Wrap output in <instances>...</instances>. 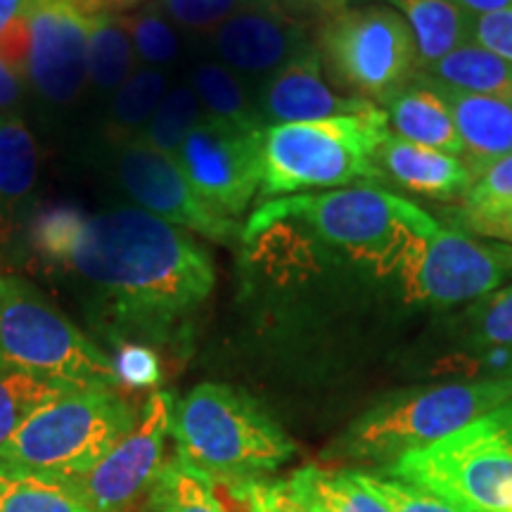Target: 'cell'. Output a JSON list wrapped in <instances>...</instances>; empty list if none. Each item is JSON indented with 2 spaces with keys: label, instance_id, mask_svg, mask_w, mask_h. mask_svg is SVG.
Wrapping results in <instances>:
<instances>
[{
  "label": "cell",
  "instance_id": "cell-44",
  "mask_svg": "<svg viewBox=\"0 0 512 512\" xmlns=\"http://www.w3.org/2000/svg\"><path fill=\"white\" fill-rule=\"evenodd\" d=\"M304 3L316 5V8H320V10H335V12H339V10L344 8V5L349 3V0H304Z\"/></svg>",
  "mask_w": 512,
  "mask_h": 512
},
{
  "label": "cell",
  "instance_id": "cell-43",
  "mask_svg": "<svg viewBox=\"0 0 512 512\" xmlns=\"http://www.w3.org/2000/svg\"><path fill=\"white\" fill-rule=\"evenodd\" d=\"M458 8H463L470 15H486V12H498L505 8H512V0H451Z\"/></svg>",
  "mask_w": 512,
  "mask_h": 512
},
{
  "label": "cell",
  "instance_id": "cell-25",
  "mask_svg": "<svg viewBox=\"0 0 512 512\" xmlns=\"http://www.w3.org/2000/svg\"><path fill=\"white\" fill-rule=\"evenodd\" d=\"M136 50L128 34L126 17H95L88 36V79L102 93H117V88L133 74Z\"/></svg>",
  "mask_w": 512,
  "mask_h": 512
},
{
  "label": "cell",
  "instance_id": "cell-17",
  "mask_svg": "<svg viewBox=\"0 0 512 512\" xmlns=\"http://www.w3.org/2000/svg\"><path fill=\"white\" fill-rule=\"evenodd\" d=\"M375 166L380 169L382 183L389 181L432 200H456L472 185V174L460 157L408 143L394 133L377 147Z\"/></svg>",
  "mask_w": 512,
  "mask_h": 512
},
{
  "label": "cell",
  "instance_id": "cell-18",
  "mask_svg": "<svg viewBox=\"0 0 512 512\" xmlns=\"http://www.w3.org/2000/svg\"><path fill=\"white\" fill-rule=\"evenodd\" d=\"M432 81V79H430ZM434 83V81H432ZM446 100L453 124L463 143L460 162L467 166L472 181L489 166L512 155V102L486 98V95L458 93L453 88L434 83Z\"/></svg>",
  "mask_w": 512,
  "mask_h": 512
},
{
  "label": "cell",
  "instance_id": "cell-26",
  "mask_svg": "<svg viewBox=\"0 0 512 512\" xmlns=\"http://www.w3.org/2000/svg\"><path fill=\"white\" fill-rule=\"evenodd\" d=\"M145 512H230L221 501L216 484L204 479L178 460H169L147 489Z\"/></svg>",
  "mask_w": 512,
  "mask_h": 512
},
{
  "label": "cell",
  "instance_id": "cell-6",
  "mask_svg": "<svg viewBox=\"0 0 512 512\" xmlns=\"http://www.w3.org/2000/svg\"><path fill=\"white\" fill-rule=\"evenodd\" d=\"M384 475L463 512H512V399L463 430L403 453Z\"/></svg>",
  "mask_w": 512,
  "mask_h": 512
},
{
  "label": "cell",
  "instance_id": "cell-34",
  "mask_svg": "<svg viewBox=\"0 0 512 512\" xmlns=\"http://www.w3.org/2000/svg\"><path fill=\"white\" fill-rule=\"evenodd\" d=\"M271 3H278V0H162V8L164 15L178 27L204 34V31L219 29L226 19L242 10Z\"/></svg>",
  "mask_w": 512,
  "mask_h": 512
},
{
  "label": "cell",
  "instance_id": "cell-2",
  "mask_svg": "<svg viewBox=\"0 0 512 512\" xmlns=\"http://www.w3.org/2000/svg\"><path fill=\"white\" fill-rule=\"evenodd\" d=\"M285 221L304 223L318 240L380 278H399L403 290L425 264L430 240L441 228L403 197L375 185H351L264 202L249 216L242 240Z\"/></svg>",
  "mask_w": 512,
  "mask_h": 512
},
{
  "label": "cell",
  "instance_id": "cell-11",
  "mask_svg": "<svg viewBox=\"0 0 512 512\" xmlns=\"http://www.w3.org/2000/svg\"><path fill=\"white\" fill-rule=\"evenodd\" d=\"M176 399L169 392H155L131 432L91 470L62 477L69 489L93 512H126L143 491L150 489L162 470L164 444L171 434ZM57 479V477H55Z\"/></svg>",
  "mask_w": 512,
  "mask_h": 512
},
{
  "label": "cell",
  "instance_id": "cell-33",
  "mask_svg": "<svg viewBox=\"0 0 512 512\" xmlns=\"http://www.w3.org/2000/svg\"><path fill=\"white\" fill-rule=\"evenodd\" d=\"M126 27L136 57L147 64L174 62L181 53V41H178L174 24L157 8H147L138 15L126 17Z\"/></svg>",
  "mask_w": 512,
  "mask_h": 512
},
{
  "label": "cell",
  "instance_id": "cell-41",
  "mask_svg": "<svg viewBox=\"0 0 512 512\" xmlns=\"http://www.w3.org/2000/svg\"><path fill=\"white\" fill-rule=\"evenodd\" d=\"M467 230H472V233L482 235V238L503 240V242H510V245H512V211H508V214L496 216V219L479 221V223H475V226H470Z\"/></svg>",
  "mask_w": 512,
  "mask_h": 512
},
{
  "label": "cell",
  "instance_id": "cell-8",
  "mask_svg": "<svg viewBox=\"0 0 512 512\" xmlns=\"http://www.w3.org/2000/svg\"><path fill=\"white\" fill-rule=\"evenodd\" d=\"M0 370H19L74 389H119L112 358L15 275H0Z\"/></svg>",
  "mask_w": 512,
  "mask_h": 512
},
{
  "label": "cell",
  "instance_id": "cell-35",
  "mask_svg": "<svg viewBox=\"0 0 512 512\" xmlns=\"http://www.w3.org/2000/svg\"><path fill=\"white\" fill-rule=\"evenodd\" d=\"M358 477L375 496L382 498L392 512H463L444 498L427 494V491L401 482V479L389 475H368V472H358Z\"/></svg>",
  "mask_w": 512,
  "mask_h": 512
},
{
  "label": "cell",
  "instance_id": "cell-30",
  "mask_svg": "<svg viewBox=\"0 0 512 512\" xmlns=\"http://www.w3.org/2000/svg\"><path fill=\"white\" fill-rule=\"evenodd\" d=\"M0 512H93L55 477L0 467Z\"/></svg>",
  "mask_w": 512,
  "mask_h": 512
},
{
  "label": "cell",
  "instance_id": "cell-36",
  "mask_svg": "<svg viewBox=\"0 0 512 512\" xmlns=\"http://www.w3.org/2000/svg\"><path fill=\"white\" fill-rule=\"evenodd\" d=\"M119 387L152 389L162 380V361L150 347L138 342H119L110 356Z\"/></svg>",
  "mask_w": 512,
  "mask_h": 512
},
{
  "label": "cell",
  "instance_id": "cell-15",
  "mask_svg": "<svg viewBox=\"0 0 512 512\" xmlns=\"http://www.w3.org/2000/svg\"><path fill=\"white\" fill-rule=\"evenodd\" d=\"M375 102L356 95H337L323 79V57L306 48L290 62L268 76L256 100L261 126L320 121L342 114H358Z\"/></svg>",
  "mask_w": 512,
  "mask_h": 512
},
{
  "label": "cell",
  "instance_id": "cell-4",
  "mask_svg": "<svg viewBox=\"0 0 512 512\" xmlns=\"http://www.w3.org/2000/svg\"><path fill=\"white\" fill-rule=\"evenodd\" d=\"M389 133L387 114L375 105L358 114L264 128L259 202L313 188L382 183L375 152Z\"/></svg>",
  "mask_w": 512,
  "mask_h": 512
},
{
  "label": "cell",
  "instance_id": "cell-14",
  "mask_svg": "<svg viewBox=\"0 0 512 512\" xmlns=\"http://www.w3.org/2000/svg\"><path fill=\"white\" fill-rule=\"evenodd\" d=\"M93 19L69 5H41L29 12L31 50L27 79L48 105L69 107L88 81V36Z\"/></svg>",
  "mask_w": 512,
  "mask_h": 512
},
{
  "label": "cell",
  "instance_id": "cell-12",
  "mask_svg": "<svg viewBox=\"0 0 512 512\" xmlns=\"http://www.w3.org/2000/svg\"><path fill=\"white\" fill-rule=\"evenodd\" d=\"M114 171L119 188L147 214L214 242H230L242 235L238 221L197 195L174 155L131 140L119 147Z\"/></svg>",
  "mask_w": 512,
  "mask_h": 512
},
{
  "label": "cell",
  "instance_id": "cell-16",
  "mask_svg": "<svg viewBox=\"0 0 512 512\" xmlns=\"http://www.w3.org/2000/svg\"><path fill=\"white\" fill-rule=\"evenodd\" d=\"M214 50L242 74H273L306 50L304 27L278 3L242 10L214 29Z\"/></svg>",
  "mask_w": 512,
  "mask_h": 512
},
{
  "label": "cell",
  "instance_id": "cell-19",
  "mask_svg": "<svg viewBox=\"0 0 512 512\" xmlns=\"http://www.w3.org/2000/svg\"><path fill=\"white\" fill-rule=\"evenodd\" d=\"M384 114L394 136L453 157L463 155V143L453 124L451 110L425 74H415L384 102Z\"/></svg>",
  "mask_w": 512,
  "mask_h": 512
},
{
  "label": "cell",
  "instance_id": "cell-21",
  "mask_svg": "<svg viewBox=\"0 0 512 512\" xmlns=\"http://www.w3.org/2000/svg\"><path fill=\"white\" fill-rule=\"evenodd\" d=\"M389 3L411 27L415 53H418V72L472 41L475 15L458 8L451 0H389Z\"/></svg>",
  "mask_w": 512,
  "mask_h": 512
},
{
  "label": "cell",
  "instance_id": "cell-22",
  "mask_svg": "<svg viewBox=\"0 0 512 512\" xmlns=\"http://www.w3.org/2000/svg\"><path fill=\"white\" fill-rule=\"evenodd\" d=\"M420 74L458 93L512 102V64L477 46L475 41L465 43L441 57L439 62L420 69Z\"/></svg>",
  "mask_w": 512,
  "mask_h": 512
},
{
  "label": "cell",
  "instance_id": "cell-20",
  "mask_svg": "<svg viewBox=\"0 0 512 512\" xmlns=\"http://www.w3.org/2000/svg\"><path fill=\"white\" fill-rule=\"evenodd\" d=\"M38 178V145L19 114L0 117V252L15 242Z\"/></svg>",
  "mask_w": 512,
  "mask_h": 512
},
{
  "label": "cell",
  "instance_id": "cell-39",
  "mask_svg": "<svg viewBox=\"0 0 512 512\" xmlns=\"http://www.w3.org/2000/svg\"><path fill=\"white\" fill-rule=\"evenodd\" d=\"M29 50H31V31L29 17H17L0 34V60L22 79H27L29 69Z\"/></svg>",
  "mask_w": 512,
  "mask_h": 512
},
{
  "label": "cell",
  "instance_id": "cell-24",
  "mask_svg": "<svg viewBox=\"0 0 512 512\" xmlns=\"http://www.w3.org/2000/svg\"><path fill=\"white\" fill-rule=\"evenodd\" d=\"M166 91H169L166 74L159 69L145 67L128 76L114 93L110 119L105 124V133L112 140V145L121 147L136 140L143 133L147 121L152 119Z\"/></svg>",
  "mask_w": 512,
  "mask_h": 512
},
{
  "label": "cell",
  "instance_id": "cell-45",
  "mask_svg": "<svg viewBox=\"0 0 512 512\" xmlns=\"http://www.w3.org/2000/svg\"><path fill=\"white\" fill-rule=\"evenodd\" d=\"M508 249V261H510V268H512V247H505Z\"/></svg>",
  "mask_w": 512,
  "mask_h": 512
},
{
  "label": "cell",
  "instance_id": "cell-23",
  "mask_svg": "<svg viewBox=\"0 0 512 512\" xmlns=\"http://www.w3.org/2000/svg\"><path fill=\"white\" fill-rule=\"evenodd\" d=\"M311 512H392L361 482L356 470L306 465L287 479Z\"/></svg>",
  "mask_w": 512,
  "mask_h": 512
},
{
  "label": "cell",
  "instance_id": "cell-38",
  "mask_svg": "<svg viewBox=\"0 0 512 512\" xmlns=\"http://www.w3.org/2000/svg\"><path fill=\"white\" fill-rule=\"evenodd\" d=\"M472 41L512 64V8L472 19Z\"/></svg>",
  "mask_w": 512,
  "mask_h": 512
},
{
  "label": "cell",
  "instance_id": "cell-32",
  "mask_svg": "<svg viewBox=\"0 0 512 512\" xmlns=\"http://www.w3.org/2000/svg\"><path fill=\"white\" fill-rule=\"evenodd\" d=\"M460 200L463 209L458 214V226L465 230L512 211V155L479 174Z\"/></svg>",
  "mask_w": 512,
  "mask_h": 512
},
{
  "label": "cell",
  "instance_id": "cell-29",
  "mask_svg": "<svg viewBox=\"0 0 512 512\" xmlns=\"http://www.w3.org/2000/svg\"><path fill=\"white\" fill-rule=\"evenodd\" d=\"M192 91L207 117L233 121V124L247 128H264L256 114V105L247 98L245 86L226 64H197L192 72Z\"/></svg>",
  "mask_w": 512,
  "mask_h": 512
},
{
  "label": "cell",
  "instance_id": "cell-13",
  "mask_svg": "<svg viewBox=\"0 0 512 512\" xmlns=\"http://www.w3.org/2000/svg\"><path fill=\"white\" fill-rule=\"evenodd\" d=\"M510 271L505 245L470 240L465 233L439 228L430 240L425 264L408 283V302L427 306L472 304L484 294L498 290Z\"/></svg>",
  "mask_w": 512,
  "mask_h": 512
},
{
  "label": "cell",
  "instance_id": "cell-37",
  "mask_svg": "<svg viewBox=\"0 0 512 512\" xmlns=\"http://www.w3.org/2000/svg\"><path fill=\"white\" fill-rule=\"evenodd\" d=\"M228 489L240 498L247 512H311L287 479H252Z\"/></svg>",
  "mask_w": 512,
  "mask_h": 512
},
{
  "label": "cell",
  "instance_id": "cell-3",
  "mask_svg": "<svg viewBox=\"0 0 512 512\" xmlns=\"http://www.w3.org/2000/svg\"><path fill=\"white\" fill-rule=\"evenodd\" d=\"M171 437L178 463L223 486L264 479L294 456V441L252 396L216 382L174 403Z\"/></svg>",
  "mask_w": 512,
  "mask_h": 512
},
{
  "label": "cell",
  "instance_id": "cell-1",
  "mask_svg": "<svg viewBox=\"0 0 512 512\" xmlns=\"http://www.w3.org/2000/svg\"><path fill=\"white\" fill-rule=\"evenodd\" d=\"M29 242L43 264L74 278L112 328L143 337L166 335L207 302L216 283L200 240L138 207L43 209Z\"/></svg>",
  "mask_w": 512,
  "mask_h": 512
},
{
  "label": "cell",
  "instance_id": "cell-10",
  "mask_svg": "<svg viewBox=\"0 0 512 512\" xmlns=\"http://www.w3.org/2000/svg\"><path fill=\"white\" fill-rule=\"evenodd\" d=\"M261 133L233 121L204 117L176 152L183 174L209 207L238 219L261 190Z\"/></svg>",
  "mask_w": 512,
  "mask_h": 512
},
{
  "label": "cell",
  "instance_id": "cell-9",
  "mask_svg": "<svg viewBox=\"0 0 512 512\" xmlns=\"http://www.w3.org/2000/svg\"><path fill=\"white\" fill-rule=\"evenodd\" d=\"M318 53L339 83L368 102H387L418 74L411 27L387 5L335 12Z\"/></svg>",
  "mask_w": 512,
  "mask_h": 512
},
{
  "label": "cell",
  "instance_id": "cell-5",
  "mask_svg": "<svg viewBox=\"0 0 512 512\" xmlns=\"http://www.w3.org/2000/svg\"><path fill=\"white\" fill-rule=\"evenodd\" d=\"M512 399L508 380L439 382L377 401L339 439L332 456L356 463H394L494 413Z\"/></svg>",
  "mask_w": 512,
  "mask_h": 512
},
{
  "label": "cell",
  "instance_id": "cell-31",
  "mask_svg": "<svg viewBox=\"0 0 512 512\" xmlns=\"http://www.w3.org/2000/svg\"><path fill=\"white\" fill-rule=\"evenodd\" d=\"M202 117V105L195 91H192V86H176L164 93L155 114H152V119L147 121L143 133L136 140L176 157L183 140L188 138V133Z\"/></svg>",
  "mask_w": 512,
  "mask_h": 512
},
{
  "label": "cell",
  "instance_id": "cell-27",
  "mask_svg": "<svg viewBox=\"0 0 512 512\" xmlns=\"http://www.w3.org/2000/svg\"><path fill=\"white\" fill-rule=\"evenodd\" d=\"M62 382L46 380L19 370H0V448L15 437L34 415L72 392Z\"/></svg>",
  "mask_w": 512,
  "mask_h": 512
},
{
  "label": "cell",
  "instance_id": "cell-7",
  "mask_svg": "<svg viewBox=\"0 0 512 512\" xmlns=\"http://www.w3.org/2000/svg\"><path fill=\"white\" fill-rule=\"evenodd\" d=\"M138 411L119 389H72L41 408L0 448V467L74 477L100 463L136 427Z\"/></svg>",
  "mask_w": 512,
  "mask_h": 512
},
{
  "label": "cell",
  "instance_id": "cell-40",
  "mask_svg": "<svg viewBox=\"0 0 512 512\" xmlns=\"http://www.w3.org/2000/svg\"><path fill=\"white\" fill-rule=\"evenodd\" d=\"M24 95V79L0 60V117L15 114Z\"/></svg>",
  "mask_w": 512,
  "mask_h": 512
},
{
  "label": "cell",
  "instance_id": "cell-28",
  "mask_svg": "<svg viewBox=\"0 0 512 512\" xmlns=\"http://www.w3.org/2000/svg\"><path fill=\"white\" fill-rule=\"evenodd\" d=\"M456 349L512 347V285L494 290L472 302L453 325Z\"/></svg>",
  "mask_w": 512,
  "mask_h": 512
},
{
  "label": "cell",
  "instance_id": "cell-42",
  "mask_svg": "<svg viewBox=\"0 0 512 512\" xmlns=\"http://www.w3.org/2000/svg\"><path fill=\"white\" fill-rule=\"evenodd\" d=\"M31 0H0V34L17 17H29Z\"/></svg>",
  "mask_w": 512,
  "mask_h": 512
}]
</instances>
